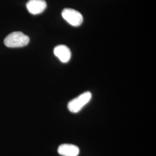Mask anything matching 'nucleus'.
<instances>
[{"mask_svg": "<svg viewBox=\"0 0 156 156\" xmlns=\"http://www.w3.org/2000/svg\"><path fill=\"white\" fill-rule=\"evenodd\" d=\"M26 6L30 13L38 15L45 11L47 4L45 0H29Z\"/></svg>", "mask_w": 156, "mask_h": 156, "instance_id": "20e7f679", "label": "nucleus"}, {"mask_svg": "<svg viewBox=\"0 0 156 156\" xmlns=\"http://www.w3.org/2000/svg\"><path fill=\"white\" fill-rule=\"evenodd\" d=\"M91 97L92 95L90 92H84L68 103V110L72 113H78L89 102Z\"/></svg>", "mask_w": 156, "mask_h": 156, "instance_id": "f03ea898", "label": "nucleus"}, {"mask_svg": "<svg viewBox=\"0 0 156 156\" xmlns=\"http://www.w3.org/2000/svg\"><path fill=\"white\" fill-rule=\"evenodd\" d=\"M58 153L62 156H78L79 149L78 146L72 144H62L58 148Z\"/></svg>", "mask_w": 156, "mask_h": 156, "instance_id": "423d86ee", "label": "nucleus"}, {"mask_svg": "<svg viewBox=\"0 0 156 156\" xmlns=\"http://www.w3.org/2000/svg\"><path fill=\"white\" fill-rule=\"evenodd\" d=\"M62 16L69 24L74 27L80 26L83 20L79 12L71 8H65L62 12Z\"/></svg>", "mask_w": 156, "mask_h": 156, "instance_id": "7ed1b4c3", "label": "nucleus"}, {"mask_svg": "<svg viewBox=\"0 0 156 156\" xmlns=\"http://www.w3.org/2000/svg\"><path fill=\"white\" fill-rule=\"evenodd\" d=\"M30 38L20 31L13 32L4 39V44L8 48H22L28 45Z\"/></svg>", "mask_w": 156, "mask_h": 156, "instance_id": "f257e3e1", "label": "nucleus"}, {"mask_svg": "<svg viewBox=\"0 0 156 156\" xmlns=\"http://www.w3.org/2000/svg\"><path fill=\"white\" fill-rule=\"evenodd\" d=\"M55 55L64 63L68 62L71 58V52L70 49L66 45H58L54 49Z\"/></svg>", "mask_w": 156, "mask_h": 156, "instance_id": "39448f33", "label": "nucleus"}]
</instances>
